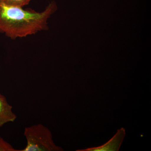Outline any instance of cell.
<instances>
[{"label":"cell","instance_id":"5b68a950","mask_svg":"<svg viewBox=\"0 0 151 151\" xmlns=\"http://www.w3.org/2000/svg\"><path fill=\"white\" fill-rule=\"evenodd\" d=\"M31 0H0V1L8 5L23 7L29 4Z\"/></svg>","mask_w":151,"mask_h":151},{"label":"cell","instance_id":"6da1fadb","mask_svg":"<svg viewBox=\"0 0 151 151\" xmlns=\"http://www.w3.org/2000/svg\"><path fill=\"white\" fill-rule=\"evenodd\" d=\"M54 1L42 12L6 4L0 1V33L15 40L26 37L48 29V21L56 12Z\"/></svg>","mask_w":151,"mask_h":151},{"label":"cell","instance_id":"3957f363","mask_svg":"<svg viewBox=\"0 0 151 151\" xmlns=\"http://www.w3.org/2000/svg\"><path fill=\"white\" fill-rule=\"evenodd\" d=\"M126 135V130L122 128L118 130L117 133L104 145L97 147L89 148L76 151H118L119 150L124 138Z\"/></svg>","mask_w":151,"mask_h":151},{"label":"cell","instance_id":"7a4b0ae2","mask_svg":"<svg viewBox=\"0 0 151 151\" xmlns=\"http://www.w3.org/2000/svg\"><path fill=\"white\" fill-rule=\"evenodd\" d=\"M27 145L20 151H62L63 149L55 144L51 132L42 124H38L25 128Z\"/></svg>","mask_w":151,"mask_h":151},{"label":"cell","instance_id":"277c9868","mask_svg":"<svg viewBox=\"0 0 151 151\" xmlns=\"http://www.w3.org/2000/svg\"><path fill=\"white\" fill-rule=\"evenodd\" d=\"M12 109V107L9 104L6 97L0 93V127L16 120L17 115Z\"/></svg>","mask_w":151,"mask_h":151},{"label":"cell","instance_id":"8992f818","mask_svg":"<svg viewBox=\"0 0 151 151\" xmlns=\"http://www.w3.org/2000/svg\"><path fill=\"white\" fill-rule=\"evenodd\" d=\"M0 151H20L16 150L9 143L6 142L0 136Z\"/></svg>","mask_w":151,"mask_h":151}]
</instances>
